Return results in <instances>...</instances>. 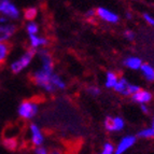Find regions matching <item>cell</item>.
Masks as SVG:
<instances>
[{
    "mask_svg": "<svg viewBox=\"0 0 154 154\" xmlns=\"http://www.w3.org/2000/svg\"><path fill=\"white\" fill-rule=\"evenodd\" d=\"M53 75H54V72H49L43 69H39L36 72H33L32 80L37 86L43 88L44 91L49 93H54L57 90L54 88V85L52 83Z\"/></svg>",
    "mask_w": 154,
    "mask_h": 154,
    "instance_id": "6da1fadb",
    "label": "cell"
},
{
    "mask_svg": "<svg viewBox=\"0 0 154 154\" xmlns=\"http://www.w3.org/2000/svg\"><path fill=\"white\" fill-rule=\"evenodd\" d=\"M35 55H36V50L30 49L27 52H25L20 58L16 59L15 62H13L10 66L13 73H16V75H17V73L23 71L25 68H27V67L30 65L31 60L33 59Z\"/></svg>",
    "mask_w": 154,
    "mask_h": 154,
    "instance_id": "7a4b0ae2",
    "label": "cell"
},
{
    "mask_svg": "<svg viewBox=\"0 0 154 154\" xmlns=\"http://www.w3.org/2000/svg\"><path fill=\"white\" fill-rule=\"evenodd\" d=\"M18 116L24 120H30L38 113V105L31 100H24L17 109Z\"/></svg>",
    "mask_w": 154,
    "mask_h": 154,
    "instance_id": "3957f363",
    "label": "cell"
},
{
    "mask_svg": "<svg viewBox=\"0 0 154 154\" xmlns=\"http://www.w3.org/2000/svg\"><path fill=\"white\" fill-rule=\"evenodd\" d=\"M113 90L116 91V93H120L121 95L131 96L136 92H138L140 90V88L136 84L129 83L125 78H121V79L118 80V82H116V86L113 88Z\"/></svg>",
    "mask_w": 154,
    "mask_h": 154,
    "instance_id": "277c9868",
    "label": "cell"
},
{
    "mask_svg": "<svg viewBox=\"0 0 154 154\" xmlns=\"http://www.w3.org/2000/svg\"><path fill=\"white\" fill-rule=\"evenodd\" d=\"M0 13L9 20H18L20 18V11L16 8V5L11 2L10 0H1Z\"/></svg>",
    "mask_w": 154,
    "mask_h": 154,
    "instance_id": "5b68a950",
    "label": "cell"
},
{
    "mask_svg": "<svg viewBox=\"0 0 154 154\" xmlns=\"http://www.w3.org/2000/svg\"><path fill=\"white\" fill-rule=\"evenodd\" d=\"M124 125V120L120 116H107L105 120V128L108 131H120Z\"/></svg>",
    "mask_w": 154,
    "mask_h": 154,
    "instance_id": "8992f818",
    "label": "cell"
},
{
    "mask_svg": "<svg viewBox=\"0 0 154 154\" xmlns=\"http://www.w3.org/2000/svg\"><path fill=\"white\" fill-rule=\"evenodd\" d=\"M29 131H30V141L32 146H41L44 142V137L41 133V129L36 123H31L29 125Z\"/></svg>",
    "mask_w": 154,
    "mask_h": 154,
    "instance_id": "52a82bcc",
    "label": "cell"
},
{
    "mask_svg": "<svg viewBox=\"0 0 154 154\" xmlns=\"http://www.w3.org/2000/svg\"><path fill=\"white\" fill-rule=\"evenodd\" d=\"M16 29L14 24H0V42L9 41L16 32Z\"/></svg>",
    "mask_w": 154,
    "mask_h": 154,
    "instance_id": "ba28073f",
    "label": "cell"
},
{
    "mask_svg": "<svg viewBox=\"0 0 154 154\" xmlns=\"http://www.w3.org/2000/svg\"><path fill=\"white\" fill-rule=\"evenodd\" d=\"M39 57H40V60H41V69L49 72H54L53 71L54 63H53V58H52L49 52L46 50H40L39 51Z\"/></svg>",
    "mask_w": 154,
    "mask_h": 154,
    "instance_id": "9c48e42d",
    "label": "cell"
},
{
    "mask_svg": "<svg viewBox=\"0 0 154 154\" xmlns=\"http://www.w3.org/2000/svg\"><path fill=\"white\" fill-rule=\"evenodd\" d=\"M96 14L98 15V17H100L103 21L108 22V23H113L116 24L120 21V16L116 14V13L111 12L110 10L103 7H99V8L96 10Z\"/></svg>",
    "mask_w": 154,
    "mask_h": 154,
    "instance_id": "30bf717a",
    "label": "cell"
},
{
    "mask_svg": "<svg viewBox=\"0 0 154 154\" xmlns=\"http://www.w3.org/2000/svg\"><path fill=\"white\" fill-rule=\"evenodd\" d=\"M136 143V137L128 135V136H125L121 141L119 142L116 149L114 150V154H123L124 152H126L129 148Z\"/></svg>",
    "mask_w": 154,
    "mask_h": 154,
    "instance_id": "8fae6325",
    "label": "cell"
},
{
    "mask_svg": "<svg viewBox=\"0 0 154 154\" xmlns=\"http://www.w3.org/2000/svg\"><path fill=\"white\" fill-rule=\"evenodd\" d=\"M131 100L134 103H140V105H143V103H148L152 100V94L149 91H144V90H140L138 92H136L135 94L131 95Z\"/></svg>",
    "mask_w": 154,
    "mask_h": 154,
    "instance_id": "7c38bea8",
    "label": "cell"
},
{
    "mask_svg": "<svg viewBox=\"0 0 154 154\" xmlns=\"http://www.w3.org/2000/svg\"><path fill=\"white\" fill-rule=\"evenodd\" d=\"M141 65H142V62L139 57L128 56L124 59V66H126L127 68H129V69L138 70V69H140Z\"/></svg>",
    "mask_w": 154,
    "mask_h": 154,
    "instance_id": "4fadbf2b",
    "label": "cell"
},
{
    "mask_svg": "<svg viewBox=\"0 0 154 154\" xmlns=\"http://www.w3.org/2000/svg\"><path fill=\"white\" fill-rule=\"evenodd\" d=\"M29 42H30L31 49L37 50L40 46H43L48 43V40L45 38H42V37H39L38 35H30L29 36Z\"/></svg>",
    "mask_w": 154,
    "mask_h": 154,
    "instance_id": "5bb4252c",
    "label": "cell"
},
{
    "mask_svg": "<svg viewBox=\"0 0 154 154\" xmlns=\"http://www.w3.org/2000/svg\"><path fill=\"white\" fill-rule=\"evenodd\" d=\"M142 75H144L148 81H153L154 80V68L152 66H150L149 64H142L140 67Z\"/></svg>",
    "mask_w": 154,
    "mask_h": 154,
    "instance_id": "9a60e30c",
    "label": "cell"
},
{
    "mask_svg": "<svg viewBox=\"0 0 154 154\" xmlns=\"http://www.w3.org/2000/svg\"><path fill=\"white\" fill-rule=\"evenodd\" d=\"M118 75H116V72L108 71L107 75H106V88H113L116 86V82H118Z\"/></svg>",
    "mask_w": 154,
    "mask_h": 154,
    "instance_id": "2e32d148",
    "label": "cell"
},
{
    "mask_svg": "<svg viewBox=\"0 0 154 154\" xmlns=\"http://www.w3.org/2000/svg\"><path fill=\"white\" fill-rule=\"evenodd\" d=\"M9 53H10V45L8 42H0V65H2L7 60Z\"/></svg>",
    "mask_w": 154,
    "mask_h": 154,
    "instance_id": "e0dca14e",
    "label": "cell"
},
{
    "mask_svg": "<svg viewBox=\"0 0 154 154\" xmlns=\"http://www.w3.org/2000/svg\"><path fill=\"white\" fill-rule=\"evenodd\" d=\"M2 143L3 146L10 150V151H14V150L17 149L18 146V142L16 138H7V137H5L2 140Z\"/></svg>",
    "mask_w": 154,
    "mask_h": 154,
    "instance_id": "ac0fdd59",
    "label": "cell"
},
{
    "mask_svg": "<svg viewBox=\"0 0 154 154\" xmlns=\"http://www.w3.org/2000/svg\"><path fill=\"white\" fill-rule=\"evenodd\" d=\"M37 13H38V11H37L36 8H28L26 9L25 11H24V17L27 20V21L29 22H32L35 18H36L37 16Z\"/></svg>",
    "mask_w": 154,
    "mask_h": 154,
    "instance_id": "d6986e66",
    "label": "cell"
},
{
    "mask_svg": "<svg viewBox=\"0 0 154 154\" xmlns=\"http://www.w3.org/2000/svg\"><path fill=\"white\" fill-rule=\"evenodd\" d=\"M138 137L140 138H153L154 137V127H150V128L142 129L138 133Z\"/></svg>",
    "mask_w": 154,
    "mask_h": 154,
    "instance_id": "ffe728a7",
    "label": "cell"
},
{
    "mask_svg": "<svg viewBox=\"0 0 154 154\" xmlns=\"http://www.w3.org/2000/svg\"><path fill=\"white\" fill-rule=\"evenodd\" d=\"M26 30L29 33V36H30V35H37L39 31L38 24L35 23V22H29V23L27 24V26H26Z\"/></svg>",
    "mask_w": 154,
    "mask_h": 154,
    "instance_id": "44dd1931",
    "label": "cell"
},
{
    "mask_svg": "<svg viewBox=\"0 0 154 154\" xmlns=\"http://www.w3.org/2000/svg\"><path fill=\"white\" fill-rule=\"evenodd\" d=\"M114 153V146L111 142H106L103 146V150L100 154H113Z\"/></svg>",
    "mask_w": 154,
    "mask_h": 154,
    "instance_id": "7402d4cb",
    "label": "cell"
},
{
    "mask_svg": "<svg viewBox=\"0 0 154 154\" xmlns=\"http://www.w3.org/2000/svg\"><path fill=\"white\" fill-rule=\"evenodd\" d=\"M88 93L92 96H98L101 94V90L99 88H97V86H88Z\"/></svg>",
    "mask_w": 154,
    "mask_h": 154,
    "instance_id": "603a6c76",
    "label": "cell"
},
{
    "mask_svg": "<svg viewBox=\"0 0 154 154\" xmlns=\"http://www.w3.org/2000/svg\"><path fill=\"white\" fill-rule=\"evenodd\" d=\"M143 18H144V21L149 24V25L154 26V17L152 15H150V14H148V13H143Z\"/></svg>",
    "mask_w": 154,
    "mask_h": 154,
    "instance_id": "cb8c5ba5",
    "label": "cell"
},
{
    "mask_svg": "<svg viewBox=\"0 0 154 154\" xmlns=\"http://www.w3.org/2000/svg\"><path fill=\"white\" fill-rule=\"evenodd\" d=\"M124 37L129 41H133L135 39V32L133 30H125L124 31Z\"/></svg>",
    "mask_w": 154,
    "mask_h": 154,
    "instance_id": "d4e9b609",
    "label": "cell"
},
{
    "mask_svg": "<svg viewBox=\"0 0 154 154\" xmlns=\"http://www.w3.org/2000/svg\"><path fill=\"white\" fill-rule=\"evenodd\" d=\"M33 153L35 154H49L48 150L43 146H36L35 150H33Z\"/></svg>",
    "mask_w": 154,
    "mask_h": 154,
    "instance_id": "484cf974",
    "label": "cell"
},
{
    "mask_svg": "<svg viewBox=\"0 0 154 154\" xmlns=\"http://www.w3.org/2000/svg\"><path fill=\"white\" fill-rule=\"evenodd\" d=\"M140 109H141V111L143 113H149V108H148V106L146 105V103H143V105H140Z\"/></svg>",
    "mask_w": 154,
    "mask_h": 154,
    "instance_id": "4316f807",
    "label": "cell"
},
{
    "mask_svg": "<svg viewBox=\"0 0 154 154\" xmlns=\"http://www.w3.org/2000/svg\"><path fill=\"white\" fill-rule=\"evenodd\" d=\"M49 154H62V152L58 151V150H53V151H51Z\"/></svg>",
    "mask_w": 154,
    "mask_h": 154,
    "instance_id": "83f0119b",
    "label": "cell"
},
{
    "mask_svg": "<svg viewBox=\"0 0 154 154\" xmlns=\"http://www.w3.org/2000/svg\"><path fill=\"white\" fill-rule=\"evenodd\" d=\"M152 127H154V116H153V121H152Z\"/></svg>",
    "mask_w": 154,
    "mask_h": 154,
    "instance_id": "f1b7e54d",
    "label": "cell"
},
{
    "mask_svg": "<svg viewBox=\"0 0 154 154\" xmlns=\"http://www.w3.org/2000/svg\"><path fill=\"white\" fill-rule=\"evenodd\" d=\"M0 3H1V0H0Z\"/></svg>",
    "mask_w": 154,
    "mask_h": 154,
    "instance_id": "f546056e",
    "label": "cell"
}]
</instances>
